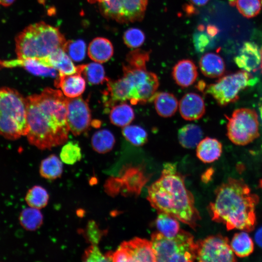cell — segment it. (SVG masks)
Listing matches in <instances>:
<instances>
[{
  "label": "cell",
  "mask_w": 262,
  "mask_h": 262,
  "mask_svg": "<svg viewBox=\"0 0 262 262\" xmlns=\"http://www.w3.org/2000/svg\"><path fill=\"white\" fill-rule=\"evenodd\" d=\"M198 262H234L237 261L229 239L220 234L210 235L196 242Z\"/></svg>",
  "instance_id": "30bf717a"
},
{
  "label": "cell",
  "mask_w": 262,
  "mask_h": 262,
  "mask_svg": "<svg viewBox=\"0 0 262 262\" xmlns=\"http://www.w3.org/2000/svg\"><path fill=\"white\" fill-rule=\"evenodd\" d=\"M66 42L57 28L40 22L30 25L16 36L15 52L19 59L45 58L64 49Z\"/></svg>",
  "instance_id": "5b68a950"
},
{
  "label": "cell",
  "mask_w": 262,
  "mask_h": 262,
  "mask_svg": "<svg viewBox=\"0 0 262 262\" xmlns=\"http://www.w3.org/2000/svg\"><path fill=\"white\" fill-rule=\"evenodd\" d=\"M230 245L234 254L240 258L247 257L254 251L253 241L247 232L245 231L235 233Z\"/></svg>",
  "instance_id": "484cf974"
},
{
  "label": "cell",
  "mask_w": 262,
  "mask_h": 262,
  "mask_svg": "<svg viewBox=\"0 0 262 262\" xmlns=\"http://www.w3.org/2000/svg\"><path fill=\"white\" fill-rule=\"evenodd\" d=\"M122 133L125 138L135 146H142L148 141L146 131L138 125H128L122 129Z\"/></svg>",
  "instance_id": "d6a6232c"
},
{
  "label": "cell",
  "mask_w": 262,
  "mask_h": 262,
  "mask_svg": "<svg viewBox=\"0 0 262 262\" xmlns=\"http://www.w3.org/2000/svg\"><path fill=\"white\" fill-rule=\"evenodd\" d=\"M28 131L26 98L13 88H0V135L15 140Z\"/></svg>",
  "instance_id": "8992f818"
},
{
  "label": "cell",
  "mask_w": 262,
  "mask_h": 262,
  "mask_svg": "<svg viewBox=\"0 0 262 262\" xmlns=\"http://www.w3.org/2000/svg\"><path fill=\"white\" fill-rule=\"evenodd\" d=\"M0 67L1 68H14L20 67L32 74L40 76L55 77L56 70L53 67L45 66L40 59L27 58L11 60H0Z\"/></svg>",
  "instance_id": "9a60e30c"
},
{
  "label": "cell",
  "mask_w": 262,
  "mask_h": 262,
  "mask_svg": "<svg viewBox=\"0 0 262 262\" xmlns=\"http://www.w3.org/2000/svg\"><path fill=\"white\" fill-rule=\"evenodd\" d=\"M199 66L202 73L209 78H220L225 71L223 59L219 55L213 52L204 54L200 58Z\"/></svg>",
  "instance_id": "44dd1931"
},
{
  "label": "cell",
  "mask_w": 262,
  "mask_h": 262,
  "mask_svg": "<svg viewBox=\"0 0 262 262\" xmlns=\"http://www.w3.org/2000/svg\"><path fill=\"white\" fill-rule=\"evenodd\" d=\"M61 161L54 154H51L43 160L39 167L41 176L49 180H53L60 178L63 171Z\"/></svg>",
  "instance_id": "4316f807"
},
{
  "label": "cell",
  "mask_w": 262,
  "mask_h": 262,
  "mask_svg": "<svg viewBox=\"0 0 262 262\" xmlns=\"http://www.w3.org/2000/svg\"><path fill=\"white\" fill-rule=\"evenodd\" d=\"M147 0H105L104 14L121 23L141 21L144 16Z\"/></svg>",
  "instance_id": "8fae6325"
},
{
  "label": "cell",
  "mask_w": 262,
  "mask_h": 262,
  "mask_svg": "<svg viewBox=\"0 0 262 262\" xmlns=\"http://www.w3.org/2000/svg\"><path fill=\"white\" fill-rule=\"evenodd\" d=\"M204 28L200 26L198 29V31L194 35V42L196 50L197 51L203 52L208 47L212 38L208 33L203 32Z\"/></svg>",
  "instance_id": "ab89813d"
},
{
  "label": "cell",
  "mask_w": 262,
  "mask_h": 262,
  "mask_svg": "<svg viewBox=\"0 0 262 262\" xmlns=\"http://www.w3.org/2000/svg\"><path fill=\"white\" fill-rule=\"evenodd\" d=\"M135 114L131 105L125 102L116 104L111 107L109 118L114 125L124 127L129 125L134 119Z\"/></svg>",
  "instance_id": "d4e9b609"
},
{
  "label": "cell",
  "mask_w": 262,
  "mask_h": 262,
  "mask_svg": "<svg viewBox=\"0 0 262 262\" xmlns=\"http://www.w3.org/2000/svg\"><path fill=\"white\" fill-rule=\"evenodd\" d=\"M84 262L112 261L111 252L103 254L96 245H91L84 251L82 257Z\"/></svg>",
  "instance_id": "74e56055"
},
{
  "label": "cell",
  "mask_w": 262,
  "mask_h": 262,
  "mask_svg": "<svg viewBox=\"0 0 262 262\" xmlns=\"http://www.w3.org/2000/svg\"><path fill=\"white\" fill-rule=\"evenodd\" d=\"M222 152V145L216 139L206 137L196 146V155L204 163H213L219 159Z\"/></svg>",
  "instance_id": "ffe728a7"
},
{
  "label": "cell",
  "mask_w": 262,
  "mask_h": 262,
  "mask_svg": "<svg viewBox=\"0 0 262 262\" xmlns=\"http://www.w3.org/2000/svg\"><path fill=\"white\" fill-rule=\"evenodd\" d=\"M145 39L144 33L138 28H130L127 30L123 35L124 43L131 48H138L142 45Z\"/></svg>",
  "instance_id": "8d00e7d4"
},
{
  "label": "cell",
  "mask_w": 262,
  "mask_h": 262,
  "mask_svg": "<svg viewBox=\"0 0 262 262\" xmlns=\"http://www.w3.org/2000/svg\"><path fill=\"white\" fill-rule=\"evenodd\" d=\"M83 234L87 242L91 245H96L99 243L105 231L101 230L94 221L88 222L85 229L83 230Z\"/></svg>",
  "instance_id": "f35d334b"
},
{
  "label": "cell",
  "mask_w": 262,
  "mask_h": 262,
  "mask_svg": "<svg viewBox=\"0 0 262 262\" xmlns=\"http://www.w3.org/2000/svg\"><path fill=\"white\" fill-rule=\"evenodd\" d=\"M114 49L111 42L106 38L97 37L89 44L88 54L93 61L98 63L108 61L113 56Z\"/></svg>",
  "instance_id": "603a6c76"
},
{
  "label": "cell",
  "mask_w": 262,
  "mask_h": 262,
  "mask_svg": "<svg viewBox=\"0 0 262 262\" xmlns=\"http://www.w3.org/2000/svg\"><path fill=\"white\" fill-rule=\"evenodd\" d=\"M255 240L257 244L262 248V227H260L256 232Z\"/></svg>",
  "instance_id": "60d3db41"
},
{
  "label": "cell",
  "mask_w": 262,
  "mask_h": 262,
  "mask_svg": "<svg viewBox=\"0 0 262 262\" xmlns=\"http://www.w3.org/2000/svg\"><path fill=\"white\" fill-rule=\"evenodd\" d=\"M172 76L177 84L182 88H187L196 80L198 76L197 67L192 60H181L173 66Z\"/></svg>",
  "instance_id": "e0dca14e"
},
{
  "label": "cell",
  "mask_w": 262,
  "mask_h": 262,
  "mask_svg": "<svg viewBox=\"0 0 262 262\" xmlns=\"http://www.w3.org/2000/svg\"><path fill=\"white\" fill-rule=\"evenodd\" d=\"M228 119L227 136L233 144L245 146L259 136V122L256 111L249 108L237 109Z\"/></svg>",
  "instance_id": "9c48e42d"
},
{
  "label": "cell",
  "mask_w": 262,
  "mask_h": 262,
  "mask_svg": "<svg viewBox=\"0 0 262 262\" xmlns=\"http://www.w3.org/2000/svg\"><path fill=\"white\" fill-rule=\"evenodd\" d=\"M85 81L79 73L65 75L59 73L54 82L57 88H60L63 94L68 98L80 96L85 89Z\"/></svg>",
  "instance_id": "ac0fdd59"
},
{
  "label": "cell",
  "mask_w": 262,
  "mask_h": 262,
  "mask_svg": "<svg viewBox=\"0 0 262 262\" xmlns=\"http://www.w3.org/2000/svg\"><path fill=\"white\" fill-rule=\"evenodd\" d=\"M60 156L63 163L69 165L73 164L82 159L81 149L77 143L70 141L63 147Z\"/></svg>",
  "instance_id": "836d02e7"
},
{
  "label": "cell",
  "mask_w": 262,
  "mask_h": 262,
  "mask_svg": "<svg viewBox=\"0 0 262 262\" xmlns=\"http://www.w3.org/2000/svg\"><path fill=\"white\" fill-rule=\"evenodd\" d=\"M67 123L69 130L77 136L85 131L91 124V112L87 101L81 97L67 98Z\"/></svg>",
  "instance_id": "4fadbf2b"
},
{
  "label": "cell",
  "mask_w": 262,
  "mask_h": 262,
  "mask_svg": "<svg viewBox=\"0 0 262 262\" xmlns=\"http://www.w3.org/2000/svg\"><path fill=\"white\" fill-rule=\"evenodd\" d=\"M147 192V199L158 213H166L196 230L200 214L176 164L165 163L160 177L148 187Z\"/></svg>",
  "instance_id": "3957f363"
},
{
  "label": "cell",
  "mask_w": 262,
  "mask_h": 262,
  "mask_svg": "<svg viewBox=\"0 0 262 262\" xmlns=\"http://www.w3.org/2000/svg\"><path fill=\"white\" fill-rule=\"evenodd\" d=\"M213 173L214 170L212 168H210L207 169L202 176V180H203V181L205 182H208L209 181H210L212 179V177Z\"/></svg>",
  "instance_id": "b9f144b4"
},
{
  "label": "cell",
  "mask_w": 262,
  "mask_h": 262,
  "mask_svg": "<svg viewBox=\"0 0 262 262\" xmlns=\"http://www.w3.org/2000/svg\"><path fill=\"white\" fill-rule=\"evenodd\" d=\"M64 50L73 61L79 62L85 55L86 46L82 40L66 41Z\"/></svg>",
  "instance_id": "d590c367"
},
{
  "label": "cell",
  "mask_w": 262,
  "mask_h": 262,
  "mask_svg": "<svg viewBox=\"0 0 262 262\" xmlns=\"http://www.w3.org/2000/svg\"><path fill=\"white\" fill-rule=\"evenodd\" d=\"M115 142L114 135L107 130H101L96 131L91 139V145L94 150L102 154L111 151Z\"/></svg>",
  "instance_id": "f1b7e54d"
},
{
  "label": "cell",
  "mask_w": 262,
  "mask_h": 262,
  "mask_svg": "<svg viewBox=\"0 0 262 262\" xmlns=\"http://www.w3.org/2000/svg\"><path fill=\"white\" fill-rule=\"evenodd\" d=\"M260 53H261V58L260 68L262 69V48L260 50Z\"/></svg>",
  "instance_id": "c3c4849f"
},
{
  "label": "cell",
  "mask_w": 262,
  "mask_h": 262,
  "mask_svg": "<svg viewBox=\"0 0 262 262\" xmlns=\"http://www.w3.org/2000/svg\"><path fill=\"white\" fill-rule=\"evenodd\" d=\"M153 101L156 112L163 117L167 118L173 116L179 108V102L177 98L169 92H157Z\"/></svg>",
  "instance_id": "7402d4cb"
},
{
  "label": "cell",
  "mask_w": 262,
  "mask_h": 262,
  "mask_svg": "<svg viewBox=\"0 0 262 262\" xmlns=\"http://www.w3.org/2000/svg\"><path fill=\"white\" fill-rule=\"evenodd\" d=\"M259 200L242 179L229 178L216 189L208 211L212 220L222 223L228 230L250 232L256 225L255 209Z\"/></svg>",
  "instance_id": "7a4b0ae2"
},
{
  "label": "cell",
  "mask_w": 262,
  "mask_h": 262,
  "mask_svg": "<svg viewBox=\"0 0 262 262\" xmlns=\"http://www.w3.org/2000/svg\"><path fill=\"white\" fill-rule=\"evenodd\" d=\"M89 2H90L91 3H94V2H99V3H100L101 2H102V1H103L104 0H87Z\"/></svg>",
  "instance_id": "bcb514c9"
},
{
  "label": "cell",
  "mask_w": 262,
  "mask_h": 262,
  "mask_svg": "<svg viewBox=\"0 0 262 262\" xmlns=\"http://www.w3.org/2000/svg\"><path fill=\"white\" fill-rule=\"evenodd\" d=\"M203 132L200 127L194 124H188L180 128L178 132L180 145L185 148L196 147L202 139Z\"/></svg>",
  "instance_id": "cb8c5ba5"
},
{
  "label": "cell",
  "mask_w": 262,
  "mask_h": 262,
  "mask_svg": "<svg viewBox=\"0 0 262 262\" xmlns=\"http://www.w3.org/2000/svg\"><path fill=\"white\" fill-rule=\"evenodd\" d=\"M19 220L22 227L29 231H34L42 225L43 217L39 209L30 207L21 212Z\"/></svg>",
  "instance_id": "f546056e"
},
{
  "label": "cell",
  "mask_w": 262,
  "mask_h": 262,
  "mask_svg": "<svg viewBox=\"0 0 262 262\" xmlns=\"http://www.w3.org/2000/svg\"><path fill=\"white\" fill-rule=\"evenodd\" d=\"M158 213L156 225L159 232L167 237L176 235L180 229L178 220L164 213Z\"/></svg>",
  "instance_id": "4dcf8cb0"
},
{
  "label": "cell",
  "mask_w": 262,
  "mask_h": 262,
  "mask_svg": "<svg viewBox=\"0 0 262 262\" xmlns=\"http://www.w3.org/2000/svg\"><path fill=\"white\" fill-rule=\"evenodd\" d=\"M49 195L41 186L34 185L27 192L25 200L29 207L38 209L45 207L48 203Z\"/></svg>",
  "instance_id": "1f68e13d"
},
{
  "label": "cell",
  "mask_w": 262,
  "mask_h": 262,
  "mask_svg": "<svg viewBox=\"0 0 262 262\" xmlns=\"http://www.w3.org/2000/svg\"><path fill=\"white\" fill-rule=\"evenodd\" d=\"M236 65L248 72L256 71L261 66V53L258 45L252 42L244 43L234 59Z\"/></svg>",
  "instance_id": "5bb4252c"
},
{
  "label": "cell",
  "mask_w": 262,
  "mask_h": 262,
  "mask_svg": "<svg viewBox=\"0 0 262 262\" xmlns=\"http://www.w3.org/2000/svg\"><path fill=\"white\" fill-rule=\"evenodd\" d=\"M206 32L211 37H213L219 32V30L215 26L209 25L207 26Z\"/></svg>",
  "instance_id": "7bdbcfd3"
},
{
  "label": "cell",
  "mask_w": 262,
  "mask_h": 262,
  "mask_svg": "<svg viewBox=\"0 0 262 262\" xmlns=\"http://www.w3.org/2000/svg\"><path fill=\"white\" fill-rule=\"evenodd\" d=\"M259 187L261 188H262V179L260 180L259 182Z\"/></svg>",
  "instance_id": "681fc988"
},
{
  "label": "cell",
  "mask_w": 262,
  "mask_h": 262,
  "mask_svg": "<svg viewBox=\"0 0 262 262\" xmlns=\"http://www.w3.org/2000/svg\"><path fill=\"white\" fill-rule=\"evenodd\" d=\"M15 0H0V5L4 7L9 6L12 5Z\"/></svg>",
  "instance_id": "f6af8a7d"
},
{
  "label": "cell",
  "mask_w": 262,
  "mask_h": 262,
  "mask_svg": "<svg viewBox=\"0 0 262 262\" xmlns=\"http://www.w3.org/2000/svg\"><path fill=\"white\" fill-rule=\"evenodd\" d=\"M257 82V78L242 70L221 76L215 83L206 85L204 92L212 96L219 105L224 106L237 100L242 91Z\"/></svg>",
  "instance_id": "ba28073f"
},
{
  "label": "cell",
  "mask_w": 262,
  "mask_h": 262,
  "mask_svg": "<svg viewBox=\"0 0 262 262\" xmlns=\"http://www.w3.org/2000/svg\"><path fill=\"white\" fill-rule=\"evenodd\" d=\"M150 241L156 262H194L196 258V244L192 234L182 229L172 237L159 231L153 232Z\"/></svg>",
  "instance_id": "52a82bcc"
},
{
  "label": "cell",
  "mask_w": 262,
  "mask_h": 262,
  "mask_svg": "<svg viewBox=\"0 0 262 262\" xmlns=\"http://www.w3.org/2000/svg\"><path fill=\"white\" fill-rule=\"evenodd\" d=\"M261 4L262 5V0H261Z\"/></svg>",
  "instance_id": "f907efd6"
},
{
  "label": "cell",
  "mask_w": 262,
  "mask_h": 262,
  "mask_svg": "<svg viewBox=\"0 0 262 262\" xmlns=\"http://www.w3.org/2000/svg\"><path fill=\"white\" fill-rule=\"evenodd\" d=\"M210 0H190L191 3L196 6H201L206 4Z\"/></svg>",
  "instance_id": "ee69618b"
},
{
  "label": "cell",
  "mask_w": 262,
  "mask_h": 262,
  "mask_svg": "<svg viewBox=\"0 0 262 262\" xmlns=\"http://www.w3.org/2000/svg\"><path fill=\"white\" fill-rule=\"evenodd\" d=\"M113 262H156L150 241L135 237L122 242L115 252H112Z\"/></svg>",
  "instance_id": "7c38bea8"
},
{
  "label": "cell",
  "mask_w": 262,
  "mask_h": 262,
  "mask_svg": "<svg viewBox=\"0 0 262 262\" xmlns=\"http://www.w3.org/2000/svg\"><path fill=\"white\" fill-rule=\"evenodd\" d=\"M42 60L46 66L57 69L59 73L71 75L77 73V66L63 49L56 50Z\"/></svg>",
  "instance_id": "d6986e66"
},
{
  "label": "cell",
  "mask_w": 262,
  "mask_h": 262,
  "mask_svg": "<svg viewBox=\"0 0 262 262\" xmlns=\"http://www.w3.org/2000/svg\"><path fill=\"white\" fill-rule=\"evenodd\" d=\"M29 142L40 149H51L67 140V98L59 90L46 88L26 98Z\"/></svg>",
  "instance_id": "6da1fadb"
},
{
  "label": "cell",
  "mask_w": 262,
  "mask_h": 262,
  "mask_svg": "<svg viewBox=\"0 0 262 262\" xmlns=\"http://www.w3.org/2000/svg\"><path fill=\"white\" fill-rule=\"evenodd\" d=\"M149 52L135 49L126 56V65H123V76L117 80L108 79L104 90L109 103L129 101L132 105L144 104L153 101L159 86L156 74L149 71L147 63Z\"/></svg>",
  "instance_id": "277c9868"
},
{
  "label": "cell",
  "mask_w": 262,
  "mask_h": 262,
  "mask_svg": "<svg viewBox=\"0 0 262 262\" xmlns=\"http://www.w3.org/2000/svg\"><path fill=\"white\" fill-rule=\"evenodd\" d=\"M259 112H260L261 119L262 122V105L259 108Z\"/></svg>",
  "instance_id": "7dc6e473"
},
{
  "label": "cell",
  "mask_w": 262,
  "mask_h": 262,
  "mask_svg": "<svg viewBox=\"0 0 262 262\" xmlns=\"http://www.w3.org/2000/svg\"><path fill=\"white\" fill-rule=\"evenodd\" d=\"M235 5L239 12L248 18L256 16L261 10L260 0H236Z\"/></svg>",
  "instance_id": "e575fe53"
},
{
  "label": "cell",
  "mask_w": 262,
  "mask_h": 262,
  "mask_svg": "<svg viewBox=\"0 0 262 262\" xmlns=\"http://www.w3.org/2000/svg\"><path fill=\"white\" fill-rule=\"evenodd\" d=\"M77 73L83 75L90 84L102 83L107 79L103 66L96 63L77 66Z\"/></svg>",
  "instance_id": "83f0119b"
},
{
  "label": "cell",
  "mask_w": 262,
  "mask_h": 262,
  "mask_svg": "<svg viewBox=\"0 0 262 262\" xmlns=\"http://www.w3.org/2000/svg\"><path fill=\"white\" fill-rule=\"evenodd\" d=\"M179 110L181 117L188 121L200 119L206 110L203 98L195 93H188L181 98L179 102Z\"/></svg>",
  "instance_id": "2e32d148"
}]
</instances>
